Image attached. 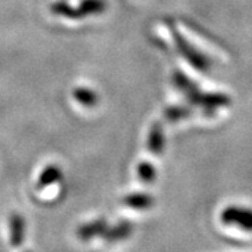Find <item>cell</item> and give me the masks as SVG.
<instances>
[{"mask_svg": "<svg viewBox=\"0 0 252 252\" xmlns=\"http://www.w3.org/2000/svg\"><path fill=\"white\" fill-rule=\"evenodd\" d=\"M174 83L175 86L182 91L190 104L205 107L207 112L215 111L217 107H228L231 99L225 94L220 93H200L198 86L192 80H189L188 77L182 72H175L174 74Z\"/></svg>", "mask_w": 252, "mask_h": 252, "instance_id": "6da1fadb", "label": "cell"}, {"mask_svg": "<svg viewBox=\"0 0 252 252\" xmlns=\"http://www.w3.org/2000/svg\"><path fill=\"white\" fill-rule=\"evenodd\" d=\"M167 26L170 28L172 39H174V42H175V45H177V49L180 51V54L182 55V56H184V58L196 69V70H199V72H207L209 67H210V64H212L210 59L207 58L206 55L199 52L196 48H193V46L190 45L188 41L181 35V32H178V30L174 27V24H172L171 21H168Z\"/></svg>", "mask_w": 252, "mask_h": 252, "instance_id": "7a4b0ae2", "label": "cell"}, {"mask_svg": "<svg viewBox=\"0 0 252 252\" xmlns=\"http://www.w3.org/2000/svg\"><path fill=\"white\" fill-rule=\"evenodd\" d=\"M220 220L225 225H234L244 231H252V209L244 206H227L220 213Z\"/></svg>", "mask_w": 252, "mask_h": 252, "instance_id": "3957f363", "label": "cell"}, {"mask_svg": "<svg viewBox=\"0 0 252 252\" xmlns=\"http://www.w3.org/2000/svg\"><path fill=\"white\" fill-rule=\"evenodd\" d=\"M108 228V223L105 219H97L93 220L90 223L80 225L76 231L77 237L80 238L81 241H90L95 237H102V234L105 233V230Z\"/></svg>", "mask_w": 252, "mask_h": 252, "instance_id": "277c9868", "label": "cell"}, {"mask_svg": "<svg viewBox=\"0 0 252 252\" xmlns=\"http://www.w3.org/2000/svg\"><path fill=\"white\" fill-rule=\"evenodd\" d=\"M10 243L13 247H21L26 240V220L18 213H13L9 219Z\"/></svg>", "mask_w": 252, "mask_h": 252, "instance_id": "5b68a950", "label": "cell"}, {"mask_svg": "<svg viewBox=\"0 0 252 252\" xmlns=\"http://www.w3.org/2000/svg\"><path fill=\"white\" fill-rule=\"evenodd\" d=\"M132 233H133V224L129 220H124L112 227H108L105 233L102 234V238L107 243H118V241L129 238Z\"/></svg>", "mask_w": 252, "mask_h": 252, "instance_id": "8992f818", "label": "cell"}, {"mask_svg": "<svg viewBox=\"0 0 252 252\" xmlns=\"http://www.w3.org/2000/svg\"><path fill=\"white\" fill-rule=\"evenodd\" d=\"M122 203L136 210H146V209L153 207L156 200L149 193H129L122 199Z\"/></svg>", "mask_w": 252, "mask_h": 252, "instance_id": "52a82bcc", "label": "cell"}, {"mask_svg": "<svg viewBox=\"0 0 252 252\" xmlns=\"http://www.w3.org/2000/svg\"><path fill=\"white\" fill-rule=\"evenodd\" d=\"M62 170L59 168V165H56V164H49V165H46L45 168L42 170V172L39 174V178H38V182H36V188H46V187L52 185L55 182H59V181L62 180Z\"/></svg>", "mask_w": 252, "mask_h": 252, "instance_id": "ba28073f", "label": "cell"}, {"mask_svg": "<svg viewBox=\"0 0 252 252\" xmlns=\"http://www.w3.org/2000/svg\"><path fill=\"white\" fill-rule=\"evenodd\" d=\"M147 147L156 156L161 154L162 149H164V132H162V126L160 122H156L152 126L149 140H147Z\"/></svg>", "mask_w": 252, "mask_h": 252, "instance_id": "9c48e42d", "label": "cell"}, {"mask_svg": "<svg viewBox=\"0 0 252 252\" xmlns=\"http://www.w3.org/2000/svg\"><path fill=\"white\" fill-rule=\"evenodd\" d=\"M73 97L79 104L84 105V107H89V108H93L98 104L97 93L87 89V87H76L73 90Z\"/></svg>", "mask_w": 252, "mask_h": 252, "instance_id": "30bf717a", "label": "cell"}, {"mask_svg": "<svg viewBox=\"0 0 252 252\" xmlns=\"http://www.w3.org/2000/svg\"><path fill=\"white\" fill-rule=\"evenodd\" d=\"M51 10L54 14H58V16H63V17L72 18V20H77V18H83V13L80 11V9H74L70 4H67L66 1H56L51 6Z\"/></svg>", "mask_w": 252, "mask_h": 252, "instance_id": "8fae6325", "label": "cell"}, {"mask_svg": "<svg viewBox=\"0 0 252 252\" xmlns=\"http://www.w3.org/2000/svg\"><path fill=\"white\" fill-rule=\"evenodd\" d=\"M105 1L104 0H83L80 3V11L83 16H89V14H99L105 10Z\"/></svg>", "mask_w": 252, "mask_h": 252, "instance_id": "7c38bea8", "label": "cell"}, {"mask_svg": "<svg viewBox=\"0 0 252 252\" xmlns=\"http://www.w3.org/2000/svg\"><path fill=\"white\" fill-rule=\"evenodd\" d=\"M156 168H154V165L152 162L149 161H143L139 164V167H137V175H139V178L140 181L143 182V184H152L156 180Z\"/></svg>", "mask_w": 252, "mask_h": 252, "instance_id": "4fadbf2b", "label": "cell"}, {"mask_svg": "<svg viewBox=\"0 0 252 252\" xmlns=\"http://www.w3.org/2000/svg\"><path fill=\"white\" fill-rule=\"evenodd\" d=\"M192 114V111L185 107H171L164 112V117L170 122H177L181 119H185Z\"/></svg>", "mask_w": 252, "mask_h": 252, "instance_id": "5bb4252c", "label": "cell"}, {"mask_svg": "<svg viewBox=\"0 0 252 252\" xmlns=\"http://www.w3.org/2000/svg\"><path fill=\"white\" fill-rule=\"evenodd\" d=\"M26 252H31V251H26Z\"/></svg>", "mask_w": 252, "mask_h": 252, "instance_id": "9a60e30c", "label": "cell"}]
</instances>
